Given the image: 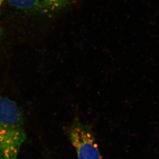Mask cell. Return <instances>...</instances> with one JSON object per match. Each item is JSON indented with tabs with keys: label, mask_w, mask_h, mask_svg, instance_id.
<instances>
[{
	"label": "cell",
	"mask_w": 159,
	"mask_h": 159,
	"mask_svg": "<svg viewBox=\"0 0 159 159\" xmlns=\"http://www.w3.org/2000/svg\"><path fill=\"white\" fill-rule=\"evenodd\" d=\"M26 139L21 109L12 99L0 96V159H18Z\"/></svg>",
	"instance_id": "6da1fadb"
},
{
	"label": "cell",
	"mask_w": 159,
	"mask_h": 159,
	"mask_svg": "<svg viewBox=\"0 0 159 159\" xmlns=\"http://www.w3.org/2000/svg\"><path fill=\"white\" fill-rule=\"evenodd\" d=\"M66 131L75 148L77 159H102L90 125L76 117L66 127Z\"/></svg>",
	"instance_id": "7a4b0ae2"
},
{
	"label": "cell",
	"mask_w": 159,
	"mask_h": 159,
	"mask_svg": "<svg viewBox=\"0 0 159 159\" xmlns=\"http://www.w3.org/2000/svg\"><path fill=\"white\" fill-rule=\"evenodd\" d=\"M73 0H8L17 9L41 15H50L68 7Z\"/></svg>",
	"instance_id": "3957f363"
},
{
	"label": "cell",
	"mask_w": 159,
	"mask_h": 159,
	"mask_svg": "<svg viewBox=\"0 0 159 159\" xmlns=\"http://www.w3.org/2000/svg\"><path fill=\"white\" fill-rule=\"evenodd\" d=\"M4 0H0V13H1V9L2 5L3 4ZM2 36V29L1 25V22H0V40L1 39Z\"/></svg>",
	"instance_id": "277c9868"
}]
</instances>
